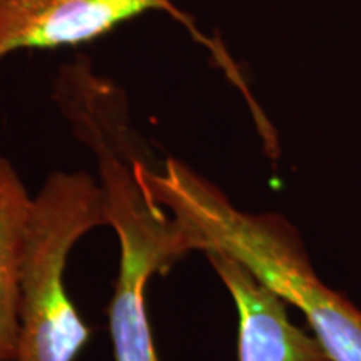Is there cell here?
I'll return each instance as SVG.
<instances>
[{
  "label": "cell",
  "instance_id": "cell-1",
  "mask_svg": "<svg viewBox=\"0 0 361 361\" xmlns=\"http://www.w3.org/2000/svg\"><path fill=\"white\" fill-rule=\"evenodd\" d=\"M54 99L96 157L107 226L119 238V271L107 308L114 360L161 361L149 323L147 284L191 250L178 221L142 179L141 164L151 149L129 123L123 90L85 59L62 67Z\"/></svg>",
  "mask_w": 361,
  "mask_h": 361
},
{
  "label": "cell",
  "instance_id": "cell-2",
  "mask_svg": "<svg viewBox=\"0 0 361 361\" xmlns=\"http://www.w3.org/2000/svg\"><path fill=\"white\" fill-rule=\"evenodd\" d=\"M107 226L99 180L52 173L35 194L19 284V336L12 361H75L90 328L67 295L69 252L84 234Z\"/></svg>",
  "mask_w": 361,
  "mask_h": 361
},
{
  "label": "cell",
  "instance_id": "cell-3",
  "mask_svg": "<svg viewBox=\"0 0 361 361\" xmlns=\"http://www.w3.org/2000/svg\"><path fill=\"white\" fill-rule=\"evenodd\" d=\"M207 243L303 311L329 361H361V310L318 279L300 234L283 216L228 204L211 221Z\"/></svg>",
  "mask_w": 361,
  "mask_h": 361
},
{
  "label": "cell",
  "instance_id": "cell-4",
  "mask_svg": "<svg viewBox=\"0 0 361 361\" xmlns=\"http://www.w3.org/2000/svg\"><path fill=\"white\" fill-rule=\"evenodd\" d=\"M162 12L188 30L245 92L239 71L221 40L197 27L174 0H0V61L17 51L78 47L104 37L126 22Z\"/></svg>",
  "mask_w": 361,
  "mask_h": 361
},
{
  "label": "cell",
  "instance_id": "cell-5",
  "mask_svg": "<svg viewBox=\"0 0 361 361\" xmlns=\"http://www.w3.org/2000/svg\"><path fill=\"white\" fill-rule=\"evenodd\" d=\"M239 316L238 361H329L316 338L291 323L286 301L233 256L204 252Z\"/></svg>",
  "mask_w": 361,
  "mask_h": 361
},
{
  "label": "cell",
  "instance_id": "cell-6",
  "mask_svg": "<svg viewBox=\"0 0 361 361\" xmlns=\"http://www.w3.org/2000/svg\"><path fill=\"white\" fill-rule=\"evenodd\" d=\"M34 197L0 156V361H12L19 336V284Z\"/></svg>",
  "mask_w": 361,
  "mask_h": 361
}]
</instances>
